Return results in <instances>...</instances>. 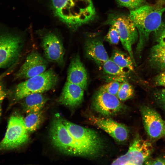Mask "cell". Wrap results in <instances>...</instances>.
Returning a JSON list of instances; mask_svg holds the SVG:
<instances>
[{"mask_svg": "<svg viewBox=\"0 0 165 165\" xmlns=\"http://www.w3.org/2000/svg\"><path fill=\"white\" fill-rule=\"evenodd\" d=\"M102 67L106 74L112 76L117 77L121 80L124 79L127 74L125 69L118 66L111 58L104 63Z\"/></svg>", "mask_w": 165, "mask_h": 165, "instance_id": "cell-22", "label": "cell"}, {"mask_svg": "<svg viewBox=\"0 0 165 165\" xmlns=\"http://www.w3.org/2000/svg\"><path fill=\"white\" fill-rule=\"evenodd\" d=\"M134 94V89L128 82L124 81L120 84L116 96L120 101L131 98Z\"/></svg>", "mask_w": 165, "mask_h": 165, "instance_id": "cell-23", "label": "cell"}, {"mask_svg": "<svg viewBox=\"0 0 165 165\" xmlns=\"http://www.w3.org/2000/svg\"><path fill=\"white\" fill-rule=\"evenodd\" d=\"M28 133L23 117L18 114H13L9 120L5 136L0 142V150H12L23 145L28 140Z\"/></svg>", "mask_w": 165, "mask_h": 165, "instance_id": "cell-6", "label": "cell"}, {"mask_svg": "<svg viewBox=\"0 0 165 165\" xmlns=\"http://www.w3.org/2000/svg\"><path fill=\"white\" fill-rule=\"evenodd\" d=\"M110 26L105 39L111 44H117L120 40L119 32L115 27L112 25Z\"/></svg>", "mask_w": 165, "mask_h": 165, "instance_id": "cell-25", "label": "cell"}, {"mask_svg": "<svg viewBox=\"0 0 165 165\" xmlns=\"http://www.w3.org/2000/svg\"><path fill=\"white\" fill-rule=\"evenodd\" d=\"M62 120L72 137L90 153L92 157L99 154L103 145L101 138L96 131L74 124L62 118Z\"/></svg>", "mask_w": 165, "mask_h": 165, "instance_id": "cell-8", "label": "cell"}, {"mask_svg": "<svg viewBox=\"0 0 165 165\" xmlns=\"http://www.w3.org/2000/svg\"><path fill=\"white\" fill-rule=\"evenodd\" d=\"M6 95V93L4 90L0 91V118L2 112V104Z\"/></svg>", "mask_w": 165, "mask_h": 165, "instance_id": "cell-32", "label": "cell"}, {"mask_svg": "<svg viewBox=\"0 0 165 165\" xmlns=\"http://www.w3.org/2000/svg\"><path fill=\"white\" fill-rule=\"evenodd\" d=\"M85 51L86 56L99 67L102 66L109 59L102 40L96 36H91L86 39Z\"/></svg>", "mask_w": 165, "mask_h": 165, "instance_id": "cell-15", "label": "cell"}, {"mask_svg": "<svg viewBox=\"0 0 165 165\" xmlns=\"http://www.w3.org/2000/svg\"><path fill=\"white\" fill-rule=\"evenodd\" d=\"M120 84L119 81H111L102 86L100 90L116 96Z\"/></svg>", "mask_w": 165, "mask_h": 165, "instance_id": "cell-26", "label": "cell"}, {"mask_svg": "<svg viewBox=\"0 0 165 165\" xmlns=\"http://www.w3.org/2000/svg\"><path fill=\"white\" fill-rule=\"evenodd\" d=\"M84 90L79 86L67 81L58 101L60 104L69 107L77 106L83 99Z\"/></svg>", "mask_w": 165, "mask_h": 165, "instance_id": "cell-17", "label": "cell"}, {"mask_svg": "<svg viewBox=\"0 0 165 165\" xmlns=\"http://www.w3.org/2000/svg\"><path fill=\"white\" fill-rule=\"evenodd\" d=\"M50 136L54 146L65 154L92 157L90 153L72 136L58 115L53 119L50 128Z\"/></svg>", "mask_w": 165, "mask_h": 165, "instance_id": "cell-3", "label": "cell"}, {"mask_svg": "<svg viewBox=\"0 0 165 165\" xmlns=\"http://www.w3.org/2000/svg\"><path fill=\"white\" fill-rule=\"evenodd\" d=\"M164 134L165 135V121H164Z\"/></svg>", "mask_w": 165, "mask_h": 165, "instance_id": "cell-33", "label": "cell"}, {"mask_svg": "<svg viewBox=\"0 0 165 165\" xmlns=\"http://www.w3.org/2000/svg\"><path fill=\"white\" fill-rule=\"evenodd\" d=\"M67 81L77 85L84 90L87 84V72L79 55L72 58L67 71Z\"/></svg>", "mask_w": 165, "mask_h": 165, "instance_id": "cell-16", "label": "cell"}, {"mask_svg": "<svg viewBox=\"0 0 165 165\" xmlns=\"http://www.w3.org/2000/svg\"><path fill=\"white\" fill-rule=\"evenodd\" d=\"M110 58L120 67L127 69L129 71H134V65L129 55L116 49L113 51Z\"/></svg>", "mask_w": 165, "mask_h": 165, "instance_id": "cell-20", "label": "cell"}, {"mask_svg": "<svg viewBox=\"0 0 165 165\" xmlns=\"http://www.w3.org/2000/svg\"><path fill=\"white\" fill-rule=\"evenodd\" d=\"M154 95L157 103L165 111V88L157 90Z\"/></svg>", "mask_w": 165, "mask_h": 165, "instance_id": "cell-27", "label": "cell"}, {"mask_svg": "<svg viewBox=\"0 0 165 165\" xmlns=\"http://www.w3.org/2000/svg\"><path fill=\"white\" fill-rule=\"evenodd\" d=\"M92 106L97 112L105 116L117 114L124 108L123 105L116 95L100 90L94 95Z\"/></svg>", "mask_w": 165, "mask_h": 165, "instance_id": "cell-11", "label": "cell"}, {"mask_svg": "<svg viewBox=\"0 0 165 165\" xmlns=\"http://www.w3.org/2000/svg\"><path fill=\"white\" fill-rule=\"evenodd\" d=\"M153 151L149 141L137 136L125 154L114 160L112 165H142L148 160Z\"/></svg>", "mask_w": 165, "mask_h": 165, "instance_id": "cell-9", "label": "cell"}, {"mask_svg": "<svg viewBox=\"0 0 165 165\" xmlns=\"http://www.w3.org/2000/svg\"><path fill=\"white\" fill-rule=\"evenodd\" d=\"M149 62L155 69L165 70V47L158 43L153 46L150 50Z\"/></svg>", "mask_w": 165, "mask_h": 165, "instance_id": "cell-19", "label": "cell"}, {"mask_svg": "<svg viewBox=\"0 0 165 165\" xmlns=\"http://www.w3.org/2000/svg\"><path fill=\"white\" fill-rule=\"evenodd\" d=\"M22 99L24 108L28 113L41 110L48 100L42 93L30 94Z\"/></svg>", "mask_w": 165, "mask_h": 165, "instance_id": "cell-18", "label": "cell"}, {"mask_svg": "<svg viewBox=\"0 0 165 165\" xmlns=\"http://www.w3.org/2000/svg\"><path fill=\"white\" fill-rule=\"evenodd\" d=\"M105 23L114 26L116 28L123 48L128 53L134 65H135L132 46L137 41L138 33L129 14H111L108 16Z\"/></svg>", "mask_w": 165, "mask_h": 165, "instance_id": "cell-5", "label": "cell"}, {"mask_svg": "<svg viewBox=\"0 0 165 165\" xmlns=\"http://www.w3.org/2000/svg\"><path fill=\"white\" fill-rule=\"evenodd\" d=\"M15 65L12 66L8 70L0 75V91L4 90L3 79L5 76L9 74L12 72L13 68L15 67Z\"/></svg>", "mask_w": 165, "mask_h": 165, "instance_id": "cell-31", "label": "cell"}, {"mask_svg": "<svg viewBox=\"0 0 165 165\" xmlns=\"http://www.w3.org/2000/svg\"><path fill=\"white\" fill-rule=\"evenodd\" d=\"M154 82L156 86L165 87V70L162 71L155 78Z\"/></svg>", "mask_w": 165, "mask_h": 165, "instance_id": "cell-28", "label": "cell"}, {"mask_svg": "<svg viewBox=\"0 0 165 165\" xmlns=\"http://www.w3.org/2000/svg\"><path fill=\"white\" fill-rule=\"evenodd\" d=\"M43 119V114L41 110L28 113L24 119L28 131L32 132L36 131L42 123Z\"/></svg>", "mask_w": 165, "mask_h": 165, "instance_id": "cell-21", "label": "cell"}, {"mask_svg": "<svg viewBox=\"0 0 165 165\" xmlns=\"http://www.w3.org/2000/svg\"><path fill=\"white\" fill-rule=\"evenodd\" d=\"M141 111L144 128L151 138L157 139L165 135L164 121L155 110L144 106Z\"/></svg>", "mask_w": 165, "mask_h": 165, "instance_id": "cell-13", "label": "cell"}, {"mask_svg": "<svg viewBox=\"0 0 165 165\" xmlns=\"http://www.w3.org/2000/svg\"><path fill=\"white\" fill-rule=\"evenodd\" d=\"M41 46L47 60L62 66L65 49L60 38L54 33L47 32L42 37Z\"/></svg>", "mask_w": 165, "mask_h": 165, "instance_id": "cell-10", "label": "cell"}, {"mask_svg": "<svg viewBox=\"0 0 165 165\" xmlns=\"http://www.w3.org/2000/svg\"><path fill=\"white\" fill-rule=\"evenodd\" d=\"M47 61L37 51L34 50L27 56L16 73V79H27L45 72L47 67Z\"/></svg>", "mask_w": 165, "mask_h": 165, "instance_id": "cell-12", "label": "cell"}, {"mask_svg": "<svg viewBox=\"0 0 165 165\" xmlns=\"http://www.w3.org/2000/svg\"><path fill=\"white\" fill-rule=\"evenodd\" d=\"M157 41L158 44L165 47V26L161 29L158 33Z\"/></svg>", "mask_w": 165, "mask_h": 165, "instance_id": "cell-30", "label": "cell"}, {"mask_svg": "<svg viewBox=\"0 0 165 165\" xmlns=\"http://www.w3.org/2000/svg\"><path fill=\"white\" fill-rule=\"evenodd\" d=\"M24 43L23 38L18 34L8 31H0V68L16 64Z\"/></svg>", "mask_w": 165, "mask_h": 165, "instance_id": "cell-7", "label": "cell"}, {"mask_svg": "<svg viewBox=\"0 0 165 165\" xmlns=\"http://www.w3.org/2000/svg\"><path fill=\"white\" fill-rule=\"evenodd\" d=\"M146 165H165V158H158L155 159L147 160L145 162Z\"/></svg>", "mask_w": 165, "mask_h": 165, "instance_id": "cell-29", "label": "cell"}, {"mask_svg": "<svg viewBox=\"0 0 165 165\" xmlns=\"http://www.w3.org/2000/svg\"><path fill=\"white\" fill-rule=\"evenodd\" d=\"M89 119L91 123L103 130L119 142H123L128 138L129 130L122 124L111 118L93 116L90 117Z\"/></svg>", "mask_w": 165, "mask_h": 165, "instance_id": "cell-14", "label": "cell"}, {"mask_svg": "<svg viewBox=\"0 0 165 165\" xmlns=\"http://www.w3.org/2000/svg\"><path fill=\"white\" fill-rule=\"evenodd\" d=\"M55 16L73 30L92 20L96 11L92 0H51Z\"/></svg>", "mask_w": 165, "mask_h": 165, "instance_id": "cell-1", "label": "cell"}, {"mask_svg": "<svg viewBox=\"0 0 165 165\" xmlns=\"http://www.w3.org/2000/svg\"><path fill=\"white\" fill-rule=\"evenodd\" d=\"M121 6L126 7L130 10L135 9L145 4V0H116Z\"/></svg>", "mask_w": 165, "mask_h": 165, "instance_id": "cell-24", "label": "cell"}, {"mask_svg": "<svg viewBox=\"0 0 165 165\" xmlns=\"http://www.w3.org/2000/svg\"><path fill=\"white\" fill-rule=\"evenodd\" d=\"M165 12V6L161 3L152 5L144 4L130 11L129 16L138 33L136 52L140 53L151 33L161 27L162 17Z\"/></svg>", "mask_w": 165, "mask_h": 165, "instance_id": "cell-2", "label": "cell"}, {"mask_svg": "<svg viewBox=\"0 0 165 165\" xmlns=\"http://www.w3.org/2000/svg\"><path fill=\"white\" fill-rule=\"evenodd\" d=\"M58 80V75L54 70H47L17 85L12 92L13 99L17 101L30 94L48 91L56 86Z\"/></svg>", "mask_w": 165, "mask_h": 165, "instance_id": "cell-4", "label": "cell"}]
</instances>
